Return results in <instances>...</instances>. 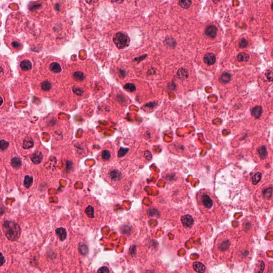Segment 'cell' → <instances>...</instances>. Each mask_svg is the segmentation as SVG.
<instances>
[{
	"mask_svg": "<svg viewBox=\"0 0 273 273\" xmlns=\"http://www.w3.org/2000/svg\"><path fill=\"white\" fill-rule=\"evenodd\" d=\"M196 199L199 210L204 217L210 221H214L218 203L214 195L210 191L201 189L197 193Z\"/></svg>",
	"mask_w": 273,
	"mask_h": 273,
	"instance_id": "1",
	"label": "cell"
},
{
	"mask_svg": "<svg viewBox=\"0 0 273 273\" xmlns=\"http://www.w3.org/2000/svg\"><path fill=\"white\" fill-rule=\"evenodd\" d=\"M180 222L182 228L189 234H193L199 228V217L194 212L186 211L181 214Z\"/></svg>",
	"mask_w": 273,
	"mask_h": 273,
	"instance_id": "2",
	"label": "cell"
},
{
	"mask_svg": "<svg viewBox=\"0 0 273 273\" xmlns=\"http://www.w3.org/2000/svg\"><path fill=\"white\" fill-rule=\"evenodd\" d=\"M4 233L7 239L15 241L18 239L20 235V228L18 225L15 222L5 221L2 224Z\"/></svg>",
	"mask_w": 273,
	"mask_h": 273,
	"instance_id": "3",
	"label": "cell"
},
{
	"mask_svg": "<svg viewBox=\"0 0 273 273\" xmlns=\"http://www.w3.org/2000/svg\"><path fill=\"white\" fill-rule=\"evenodd\" d=\"M113 41L118 48L123 49L129 45L130 39L126 34L119 32L115 35L113 37Z\"/></svg>",
	"mask_w": 273,
	"mask_h": 273,
	"instance_id": "4",
	"label": "cell"
},
{
	"mask_svg": "<svg viewBox=\"0 0 273 273\" xmlns=\"http://www.w3.org/2000/svg\"><path fill=\"white\" fill-rule=\"evenodd\" d=\"M139 134L140 136L143 138V139H145L149 142L154 143L159 140L158 133L156 132V131L154 130L147 129L143 130L139 132Z\"/></svg>",
	"mask_w": 273,
	"mask_h": 273,
	"instance_id": "5",
	"label": "cell"
},
{
	"mask_svg": "<svg viewBox=\"0 0 273 273\" xmlns=\"http://www.w3.org/2000/svg\"><path fill=\"white\" fill-rule=\"evenodd\" d=\"M108 177L111 182L113 184H118L122 180L123 174L117 169H111L108 172Z\"/></svg>",
	"mask_w": 273,
	"mask_h": 273,
	"instance_id": "6",
	"label": "cell"
},
{
	"mask_svg": "<svg viewBox=\"0 0 273 273\" xmlns=\"http://www.w3.org/2000/svg\"><path fill=\"white\" fill-rule=\"evenodd\" d=\"M218 32L217 28L214 25L207 26L205 30V34L207 37L214 39L216 37Z\"/></svg>",
	"mask_w": 273,
	"mask_h": 273,
	"instance_id": "7",
	"label": "cell"
},
{
	"mask_svg": "<svg viewBox=\"0 0 273 273\" xmlns=\"http://www.w3.org/2000/svg\"><path fill=\"white\" fill-rule=\"evenodd\" d=\"M193 269L197 273H204L206 271V267L202 262H196L193 263Z\"/></svg>",
	"mask_w": 273,
	"mask_h": 273,
	"instance_id": "8",
	"label": "cell"
},
{
	"mask_svg": "<svg viewBox=\"0 0 273 273\" xmlns=\"http://www.w3.org/2000/svg\"><path fill=\"white\" fill-rule=\"evenodd\" d=\"M30 159L34 163L38 164H40L42 161L43 156L41 151H37L35 152L32 155Z\"/></svg>",
	"mask_w": 273,
	"mask_h": 273,
	"instance_id": "9",
	"label": "cell"
},
{
	"mask_svg": "<svg viewBox=\"0 0 273 273\" xmlns=\"http://www.w3.org/2000/svg\"><path fill=\"white\" fill-rule=\"evenodd\" d=\"M216 57L212 53H208L204 57V61L207 65H212L216 62Z\"/></svg>",
	"mask_w": 273,
	"mask_h": 273,
	"instance_id": "10",
	"label": "cell"
},
{
	"mask_svg": "<svg viewBox=\"0 0 273 273\" xmlns=\"http://www.w3.org/2000/svg\"><path fill=\"white\" fill-rule=\"evenodd\" d=\"M19 66L20 68L22 69V70L26 72V71L30 70L32 68V64L30 60L24 59L20 62Z\"/></svg>",
	"mask_w": 273,
	"mask_h": 273,
	"instance_id": "11",
	"label": "cell"
},
{
	"mask_svg": "<svg viewBox=\"0 0 273 273\" xmlns=\"http://www.w3.org/2000/svg\"><path fill=\"white\" fill-rule=\"evenodd\" d=\"M50 70L55 73H60L62 71V67L59 63L57 62L52 63L49 66Z\"/></svg>",
	"mask_w": 273,
	"mask_h": 273,
	"instance_id": "12",
	"label": "cell"
},
{
	"mask_svg": "<svg viewBox=\"0 0 273 273\" xmlns=\"http://www.w3.org/2000/svg\"><path fill=\"white\" fill-rule=\"evenodd\" d=\"M55 232H56L57 236H58L59 239L61 240V241H64L66 239L67 236V232L65 229L63 227L57 228L55 230Z\"/></svg>",
	"mask_w": 273,
	"mask_h": 273,
	"instance_id": "13",
	"label": "cell"
},
{
	"mask_svg": "<svg viewBox=\"0 0 273 273\" xmlns=\"http://www.w3.org/2000/svg\"><path fill=\"white\" fill-rule=\"evenodd\" d=\"M34 146V141L32 138L30 137H26L24 140L22 147L24 149H29L30 148L33 147Z\"/></svg>",
	"mask_w": 273,
	"mask_h": 273,
	"instance_id": "14",
	"label": "cell"
},
{
	"mask_svg": "<svg viewBox=\"0 0 273 273\" xmlns=\"http://www.w3.org/2000/svg\"><path fill=\"white\" fill-rule=\"evenodd\" d=\"M262 113V108L260 106L255 107L252 109V111H251L252 115L255 118H259L261 116Z\"/></svg>",
	"mask_w": 273,
	"mask_h": 273,
	"instance_id": "15",
	"label": "cell"
},
{
	"mask_svg": "<svg viewBox=\"0 0 273 273\" xmlns=\"http://www.w3.org/2000/svg\"><path fill=\"white\" fill-rule=\"evenodd\" d=\"M85 214L86 216L90 218H93L95 217V208L92 207V205H89L88 207H86L85 209Z\"/></svg>",
	"mask_w": 273,
	"mask_h": 273,
	"instance_id": "16",
	"label": "cell"
},
{
	"mask_svg": "<svg viewBox=\"0 0 273 273\" xmlns=\"http://www.w3.org/2000/svg\"><path fill=\"white\" fill-rule=\"evenodd\" d=\"M231 79V75L228 73H224L220 77V81L223 84L228 83Z\"/></svg>",
	"mask_w": 273,
	"mask_h": 273,
	"instance_id": "17",
	"label": "cell"
},
{
	"mask_svg": "<svg viewBox=\"0 0 273 273\" xmlns=\"http://www.w3.org/2000/svg\"><path fill=\"white\" fill-rule=\"evenodd\" d=\"M73 77L75 80L78 81H83L85 78V75L81 71L75 72L73 74Z\"/></svg>",
	"mask_w": 273,
	"mask_h": 273,
	"instance_id": "18",
	"label": "cell"
},
{
	"mask_svg": "<svg viewBox=\"0 0 273 273\" xmlns=\"http://www.w3.org/2000/svg\"><path fill=\"white\" fill-rule=\"evenodd\" d=\"M188 73L187 70L182 68L178 70L177 73L178 78L180 80H184L188 77Z\"/></svg>",
	"mask_w": 273,
	"mask_h": 273,
	"instance_id": "19",
	"label": "cell"
},
{
	"mask_svg": "<svg viewBox=\"0 0 273 273\" xmlns=\"http://www.w3.org/2000/svg\"><path fill=\"white\" fill-rule=\"evenodd\" d=\"M237 60L242 63H245L247 62V61L249 60V55L246 53H240L239 55H238L237 57Z\"/></svg>",
	"mask_w": 273,
	"mask_h": 273,
	"instance_id": "20",
	"label": "cell"
},
{
	"mask_svg": "<svg viewBox=\"0 0 273 273\" xmlns=\"http://www.w3.org/2000/svg\"><path fill=\"white\" fill-rule=\"evenodd\" d=\"M11 166L15 168H18L21 166L22 161L18 157H14L11 161Z\"/></svg>",
	"mask_w": 273,
	"mask_h": 273,
	"instance_id": "21",
	"label": "cell"
},
{
	"mask_svg": "<svg viewBox=\"0 0 273 273\" xmlns=\"http://www.w3.org/2000/svg\"><path fill=\"white\" fill-rule=\"evenodd\" d=\"M33 182V177H30L29 176H26L25 178L24 181V186L26 187V188H28L32 186Z\"/></svg>",
	"mask_w": 273,
	"mask_h": 273,
	"instance_id": "22",
	"label": "cell"
},
{
	"mask_svg": "<svg viewBox=\"0 0 273 273\" xmlns=\"http://www.w3.org/2000/svg\"><path fill=\"white\" fill-rule=\"evenodd\" d=\"M111 151L107 149L103 150L101 153V157L103 161H108L111 159Z\"/></svg>",
	"mask_w": 273,
	"mask_h": 273,
	"instance_id": "23",
	"label": "cell"
},
{
	"mask_svg": "<svg viewBox=\"0 0 273 273\" xmlns=\"http://www.w3.org/2000/svg\"><path fill=\"white\" fill-rule=\"evenodd\" d=\"M258 153L261 159H265L267 156V151L265 147L259 148L258 150Z\"/></svg>",
	"mask_w": 273,
	"mask_h": 273,
	"instance_id": "24",
	"label": "cell"
},
{
	"mask_svg": "<svg viewBox=\"0 0 273 273\" xmlns=\"http://www.w3.org/2000/svg\"><path fill=\"white\" fill-rule=\"evenodd\" d=\"M41 89L45 91H49L51 89V84L48 81H43L41 84Z\"/></svg>",
	"mask_w": 273,
	"mask_h": 273,
	"instance_id": "25",
	"label": "cell"
},
{
	"mask_svg": "<svg viewBox=\"0 0 273 273\" xmlns=\"http://www.w3.org/2000/svg\"><path fill=\"white\" fill-rule=\"evenodd\" d=\"M79 251H80V253L82 255H86V254H88L89 250H88V247L85 244H80V245Z\"/></svg>",
	"mask_w": 273,
	"mask_h": 273,
	"instance_id": "26",
	"label": "cell"
},
{
	"mask_svg": "<svg viewBox=\"0 0 273 273\" xmlns=\"http://www.w3.org/2000/svg\"><path fill=\"white\" fill-rule=\"evenodd\" d=\"M124 89L129 92H133L136 90V86L132 83H127L124 85Z\"/></svg>",
	"mask_w": 273,
	"mask_h": 273,
	"instance_id": "27",
	"label": "cell"
},
{
	"mask_svg": "<svg viewBox=\"0 0 273 273\" xmlns=\"http://www.w3.org/2000/svg\"><path fill=\"white\" fill-rule=\"evenodd\" d=\"M192 3V2L188 0H186V1H179V4L181 6V7L184 8H188L190 7L191 4Z\"/></svg>",
	"mask_w": 273,
	"mask_h": 273,
	"instance_id": "28",
	"label": "cell"
},
{
	"mask_svg": "<svg viewBox=\"0 0 273 273\" xmlns=\"http://www.w3.org/2000/svg\"><path fill=\"white\" fill-rule=\"evenodd\" d=\"M272 189L271 188H267L264 191L262 195L265 199H269L270 197V196H272Z\"/></svg>",
	"mask_w": 273,
	"mask_h": 273,
	"instance_id": "29",
	"label": "cell"
},
{
	"mask_svg": "<svg viewBox=\"0 0 273 273\" xmlns=\"http://www.w3.org/2000/svg\"><path fill=\"white\" fill-rule=\"evenodd\" d=\"M248 44H249L248 41L245 39H241L239 42V45H240V48H246L248 45Z\"/></svg>",
	"mask_w": 273,
	"mask_h": 273,
	"instance_id": "30",
	"label": "cell"
},
{
	"mask_svg": "<svg viewBox=\"0 0 273 273\" xmlns=\"http://www.w3.org/2000/svg\"><path fill=\"white\" fill-rule=\"evenodd\" d=\"M261 174L260 173H257V174H255V176L252 177V181H253V182L254 184H257V182H258L259 180H260L261 179Z\"/></svg>",
	"mask_w": 273,
	"mask_h": 273,
	"instance_id": "31",
	"label": "cell"
},
{
	"mask_svg": "<svg viewBox=\"0 0 273 273\" xmlns=\"http://www.w3.org/2000/svg\"><path fill=\"white\" fill-rule=\"evenodd\" d=\"M9 143L7 141L3 140H1V143H0V147H1V149L3 150V149H6L9 146Z\"/></svg>",
	"mask_w": 273,
	"mask_h": 273,
	"instance_id": "32",
	"label": "cell"
},
{
	"mask_svg": "<svg viewBox=\"0 0 273 273\" xmlns=\"http://www.w3.org/2000/svg\"><path fill=\"white\" fill-rule=\"evenodd\" d=\"M98 273H109V271L107 267L103 266L100 268L98 270Z\"/></svg>",
	"mask_w": 273,
	"mask_h": 273,
	"instance_id": "33",
	"label": "cell"
},
{
	"mask_svg": "<svg viewBox=\"0 0 273 273\" xmlns=\"http://www.w3.org/2000/svg\"><path fill=\"white\" fill-rule=\"evenodd\" d=\"M73 90H74V92L78 96H81L83 94V90L79 88H77V87L74 88Z\"/></svg>",
	"mask_w": 273,
	"mask_h": 273,
	"instance_id": "34",
	"label": "cell"
},
{
	"mask_svg": "<svg viewBox=\"0 0 273 273\" xmlns=\"http://www.w3.org/2000/svg\"><path fill=\"white\" fill-rule=\"evenodd\" d=\"M13 43H12V45H14V46L15 47H17V48H18V47H20V44L18 42H14Z\"/></svg>",
	"mask_w": 273,
	"mask_h": 273,
	"instance_id": "35",
	"label": "cell"
},
{
	"mask_svg": "<svg viewBox=\"0 0 273 273\" xmlns=\"http://www.w3.org/2000/svg\"><path fill=\"white\" fill-rule=\"evenodd\" d=\"M1 265L2 266L4 262H5V259L3 257L2 255L1 254Z\"/></svg>",
	"mask_w": 273,
	"mask_h": 273,
	"instance_id": "36",
	"label": "cell"
},
{
	"mask_svg": "<svg viewBox=\"0 0 273 273\" xmlns=\"http://www.w3.org/2000/svg\"><path fill=\"white\" fill-rule=\"evenodd\" d=\"M271 7H272V10H273V3H272V5H271Z\"/></svg>",
	"mask_w": 273,
	"mask_h": 273,
	"instance_id": "37",
	"label": "cell"
}]
</instances>
